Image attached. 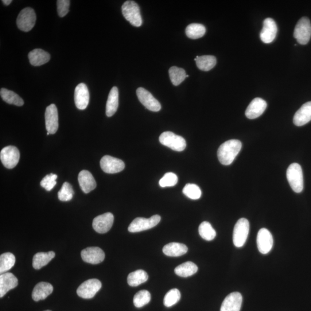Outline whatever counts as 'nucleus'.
<instances>
[{
    "instance_id": "obj_1",
    "label": "nucleus",
    "mask_w": 311,
    "mask_h": 311,
    "mask_svg": "<svg viewBox=\"0 0 311 311\" xmlns=\"http://www.w3.org/2000/svg\"><path fill=\"white\" fill-rule=\"evenodd\" d=\"M242 147V142L238 139L228 140L221 145L217 151V157L221 164L224 166L231 165Z\"/></svg>"
},
{
    "instance_id": "obj_2",
    "label": "nucleus",
    "mask_w": 311,
    "mask_h": 311,
    "mask_svg": "<svg viewBox=\"0 0 311 311\" xmlns=\"http://www.w3.org/2000/svg\"><path fill=\"white\" fill-rule=\"evenodd\" d=\"M289 184L295 193H301L304 189V178L301 167L297 163L290 165L286 171Z\"/></svg>"
},
{
    "instance_id": "obj_3",
    "label": "nucleus",
    "mask_w": 311,
    "mask_h": 311,
    "mask_svg": "<svg viewBox=\"0 0 311 311\" xmlns=\"http://www.w3.org/2000/svg\"><path fill=\"white\" fill-rule=\"evenodd\" d=\"M122 14L126 20L132 26L140 27L142 24V20L138 5L134 1L124 2L122 6Z\"/></svg>"
},
{
    "instance_id": "obj_4",
    "label": "nucleus",
    "mask_w": 311,
    "mask_h": 311,
    "mask_svg": "<svg viewBox=\"0 0 311 311\" xmlns=\"http://www.w3.org/2000/svg\"><path fill=\"white\" fill-rule=\"evenodd\" d=\"M250 231V223L244 218L239 219L235 225L233 233V242L236 247H242L246 243Z\"/></svg>"
},
{
    "instance_id": "obj_5",
    "label": "nucleus",
    "mask_w": 311,
    "mask_h": 311,
    "mask_svg": "<svg viewBox=\"0 0 311 311\" xmlns=\"http://www.w3.org/2000/svg\"><path fill=\"white\" fill-rule=\"evenodd\" d=\"M159 141L162 145L170 147L175 151L184 150L186 147L185 138L171 131H166L159 137Z\"/></svg>"
},
{
    "instance_id": "obj_6",
    "label": "nucleus",
    "mask_w": 311,
    "mask_h": 311,
    "mask_svg": "<svg viewBox=\"0 0 311 311\" xmlns=\"http://www.w3.org/2000/svg\"><path fill=\"white\" fill-rule=\"evenodd\" d=\"M36 20L35 11L31 8L27 7L21 11L19 14L17 24L19 30L24 32H29L33 29Z\"/></svg>"
},
{
    "instance_id": "obj_7",
    "label": "nucleus",
    "mask_w": 311,
    "mask_h": 311,
    "mask_svg": "<svg viewBox=\"0 0 311 311\" xmlns=\"http://www.w3.org/2000/svg\"><path fill=\"white\" fill-rule=\"evenodd\" d=\"M161 220V217L159 215H154L149 219L142 217L136 218L130 224L128 230L131 233L148 230L157 226Z\"/></svg>"
},
{
    "instance_id": "obj_8",
    "label": "nucleus",
    "mask_w": 311,
    "mask_h": 311,
    "mask_svg": "<svg viewBox=\"0 0 311 311\" xmlns=\"http://www.w3.org/2000/svg\"><path fill=\"white\" fill-rule=\"evenodd\" d=\"M311 37V24L308 18L303 17L297 23L294 31V37L298 44H308Z\"/></svg>"
},
{
    "instance_id": "obj_9",
    "label": "nucleus",
    "mask_w": 311,
    "mask_h": 311,
    "mask_svg": "<svg viewBox=\"0 0 311 311\" xmlns=\"http://www.w3.org/2000/svg\"><path fill=\"white\" fill-rule=\"evenodd\" d=\"M0 159L6 168L13 169L17 166L20 160V151L14 146H6L0 153Z\"/></svg>"
},
{
    "instance_id": "obj_10",
    "label": "nucleus",
    "mask_w": 311,
    "mask_h": 311,
    "mask_svg": "<svg viewBox=\"0 0 311 311\" xmlns=\"http://www.w3.org/2000/svg\"><path fill=\"white\" fill-rule=\"evenodd\" d=\"M102 287V283L97 279H90L84 282L77 290L79 296L84 299H90L95 296Z\"/></svg>"
},
{
    "instance_id": "obj_11",
    "label": "nucleus",
    "mask_w": 311,
    "mask_h": 311,
    "mask_svg": "<svg viewBox=\"0 0 311 311\" xmlns=\"http://www.w3.org/2000/svg\"><path fill=\"white\" fill-rule=\"evenodd\" d=\"M137 96L139 100L147 109L153 112H158L161 110L160 102L154 98L151 93L145 88L139 87L136 91Z\"/></svg>"
},
{
    "instance_id": "obj_12",
    "label": "nucleus",
    "mask_w": 311,
    "mask_h": 311,
    "mask_svg": "<svg viewBox=\"0 0 311 311\" xmlns=\"http://www.w3.org/2000/svg\"><path fill=\"white\" fill-rule=\"evenodd\" d=\"M101 169L107 174H116L124 170L125 165L120 159L106 155L101 159Z\"/></svg>"
},
{
    "instance_id": "obj_13",
    "label": "nucleus",
    "mask_w": 311,
    "mask_h": 311,
    "mask_svg": "<svg viewBox=\"0 0 311 311\" xmlns=\"http://www.w3.org/2000/svg\"><path fill=\"white\" fill-rule=\"evenodd\" d=\"M114 217L111 213H106L93 219L92 226L94 230L101 234L110 230L114 223Z\"/></svg>"
},
{
    "instance_id": "obj_14",
    "label": "nucleus",
    "mask_w": 311,
    "mask_h": 311,
    "mask_svg": "<svg viewBox=\"0 0 311 311\" xmlns=\"http://www.w3.org/2000/svg\"><path fill=\"white\" fill-rule=\"evenodd\" d=\"M257 247L260 253L267 254L273 246V238L270 232L266 228L260 229L258 233Z\"/></svg>"
},
{
    "instance_id": "obj_15",
    "label": "nucleus",
    "mask_w": 311,
    "mask_h": 311,
    "mask_svg": "<svg viewBox=\"0 0 311 311\" xmlns=\"http://www.w3.org/2000/svg\"><path fill=\"white\" fill-rule=\"evenodd\" d=\"M277 26L271 18H267L263 22V29L260 32V40L264 44H269L275 40L277 33Z\"/></svg>"
},
{
    "instance_id": "obj_16",
    "label": "nucleus",
    "mask_w": 311,
    "mask_h": 311,
    "mask_svg": "<svg viewBox=\"0 0 311 311\" xmlns=\"http://www.w3.org/2000/svg\"><path fill=\"white\" fill-rule=\"evenodd\" d=\"M46 129L48 133L55 134L58 129V114L55 104H50L45 111Z\"/></svg>"
},
{
    "instance_id": "obj_17",
    "label": "nucleus",
    "mask_w": 311,
    "mask_h": 311,
    "mask_svg": "<svg viewBox=\"0 0 311 311\" xmlns=\"http://www.w3.org/2000/svg\"><path fill=\"white\" fill-rule=\"evenodd\" d=\"M81 258L85 262L93 264L102 262L105 258L104 251L99 247H88L81 252Z\"/></svg>"
},
{
    "instance_id": "obj_18",
    "label": "nucleus",
    "mask_w": 311,
    "mask_h": 311,
    "mask_svg": "<svg viewBox=\"0 0 311 311\" xmlns=\"http://www.w3.org/2000/svg\"><path fill=\"white\" fill-rule=\"evenodd\" d=\"M267 106L265 100L259 98H255L248 105L246 111L247 118L253 119L259 117L265 111Z\"/></svg>"
},
{
    "instance_id": "obj_19",
    "label": "nucleus",
    "mask_w": 311,
    "mask_h": 311,
    "mask_svg": "<svg viewBox=\"0 0 311 311\" xmlns=\"http://www.w3.org/2000/svg\"><path fill=\"white\" fill-rule=\"evenodd\" d=\"M243 297L239 292H233L227 295L221 305L220 311H240Z\"/></svg>"
},
{
    "instance_id": "obj_20",
    "label": "nucleus",
    "mask_w": 311,
    "mask_h": 311,
    "mask_svg": "<svg viewBox=\"0 0 311 311\" xmlns=\"http://www.w3.org/2000/svg\"><path fill=\"white\" fill-rule=\"evenodd\" d=\"M76 106L79 110H85L89 102V92L86 85L80 83L76 87L75 91Z\"/></svg>"
},
{
    "instance_id": "obj_21",
    "label": "nucleus",
    "mask_w": 311,
    "mask_h": 311,
    "mask_svg": "<svg viewBox=\"0 0 311 311\" xmlns=\"http://www.w3.org/2000/svg\"><path fill=\"white\" fill-rule=\"evenodd\" d=\"M18 285V280L11 273L2 274L0 275V297L2 298L9 291L15 288Z\"/></svg>"
},
{
    "instance_id": "obj_22",
    "label": "nucleus",
    "mask_w": 311,
    "mask_h": 311,
    "mask_svg": "<svg viewBox=\"0 0 311 311\" xmlns=\"http://www.w3.org/2000/svg\"><path fill=\"white\" fill-rule=\"evenodd\" d=\"M78 181L81 190L85 194L90 193L96 188V183L95 178L88 171H81L78 177Z\"/></svg>"
},
{
    "instance_id": "obj_23",
    "label": "nucleus",
    "mask_w": 311,
    "mask_h": 311,
    "mask_svg": "<svg viewBox=\"0 0 311 311\" xmlns=\"http://www.w3.org/2000/svg\"><path fill=\"white\" fill-rule=\"evenodd\" d=\"M311 120V102L303 104L295 112L293 118V123L295 126H302Z\"/></svg>"
},
{
    "instance_id": "obj_24",
    "label": "nucleus",
    "mask_w": 311,
    "mask_h": 311,
    "mask_svg": "<svg viewBox=\"0 0 311 311\" xmlns=\"http://www.w3.org/2000/svg\"><path fill=\"white\" fill-rule=\"evenodd\" d=\"M53 291V286L48 282H41L35 286L32 293L34 301L45 300Z\"/></svg>"
},
{
    "instance_id": "obj_25",
    "label": "nucleus",
    "mask_w": 311,
    "mask_h": 311,
    "mask_svg": "<svg viewBox=\"0 0 311 311\" xmlns=\"http://www.w3.org/2000/svg\"><path fill=\"white\" fill-rule=\"evenodd\" d=\"M29 59L31 65L39 67L48 62L50 60V55L44 50L36 49L29 53Z\"/></svg>"
},
{
    "instance_id": "obj_26",
    "label": "nucleus",
    "mask_w": 311,
    "mask_h": 311,
    "mask_svg": "<svg viewBox=\"0 0 311 311\" xmlns=\"http://www.w3.org/2000/svg\"><path fill=\"white\" fill-rule=\"evenodd\" d=\"M119 106V92L116 87L112 88L109 93L106 103V114L108 117L113 116Z\"/></svg>"
},
{
    "instance_id": "obj_27",
    "label": "nucleus",
    "mask_w": 311,
    "mask_h": 311,
    "mask_svg": "<svg viewBox=\"0 0 311 311\" xmlns=\"http://www.w3.org/2000/svg\"><path fill=\"white\" fill-rule=\"evenodd\" d=\"M163 253L171 257H179L185 255L188 251V248L184 244L170 243L163 248Z\"/></svg>"
},
{
    "instance_id": "obj_28",
    "label": "nucleus",
    "mask_w": 311,
    "mask_h": 311,
    "mask_svg": "<svg viewBox=\"0 0 311 311\" xmlns=\"http://www.w3.org/2000/svg\"><path fill=\"white\" fill-rule=\"evenodd\" d=\"M55 253L53 251L48 252H38L34 256L33 266L35 269H41L45 266L55 257Z\"/></svg>"
},
{
    "instance_id": "obj_29",
    "label": "nucleus",
    "mask_w": 311,
    "mask_h": 311,
    "mask_svg": "<svg viewBox=\"0 0 311 311\" xmlns=\"http://www.w3.org/2000/svg\"><path fill=\"white\" fill-rule=\"evenodd\" d=\"M194 60L198 69L205 72L211 71L217 63L216 58L213 56H197Z\"/></svg>"
},
{
    "instance_id": "obj_30",
    "label": "nucleus",
    "mask_w": 311,
    "mask_h": 311,
    "mask_svg": "<svg viewBox=\"0 0 311 311\" xmlns=\"http://www.w3.org/2000/svg\"><path fill=\"white\" fill-rule=\"evenodd\" d=\"M198 266L192 262H186L180 264L175 269V273L181 277H188L195 274Z\"/></svg>"
},
{
    "instance_id": "obj_31",
    "label": "nucleus",
    "mask_w": 311,
    "mask_h": 311,
    "mask_svg": "<svg viewBox=\"0 0 311 311\" xmlns=\"http://www.w3.org/2000/svg\"><path fill=\"white\" fill-rule=\"evenodd\" d=\"M0 95L3 100L8 104H14L17 106H22L24 104V101L17 93L9 89L2 88L0 91Z\"/></svg>"
},
{
    "instance_id": "obj_32",
    "label": "nucleus",
    "mask_w": 311,
    "mask_h": 311,
    "mask_svg": "<svg viewBox=\"0 0 311 311\" xmlns=\"http://www.w3.org/2000/svg\"><path fill=\"white\" fill-rule=\"evenodd\" d=\"M148 279V275L142 270L132 272L127 277V283L130 286H137L145 283Z\"/></svg>"
},
{
    "instance_id": "obj_33",
    "label": "nucleus",
    "mask_w": 311,
    "mask_h": 311,
    "mask_svg": "<svg viewBox=\"0 0 311 311\" xmlns=\"http://www.w3.org/2000/svg\"><path fill=\"white\" fill-rule=\"evenodd\" d=\"M206 28L204 25L198 23H193L189 25L186 29L187 37L192 40H197L204 36Z\"/></svg>"
},
{
    "instance_id": "obj_34",
    "label": "nucleus",
    "mask_w": 311,
    "mask_h": 311,
    "mask_svg": "<svg viewBox=\"0 0 311 311\" xmlns=\"http://www.w3.org/2000/svg\"><path fill=\"white\" fill-rule=\"evenodd\" d=\"M16 262L15 256L11 252H6L0 256V273H5L12 269Z\"/></svg>"
},
{
    "instance_id": "obj_35",
    "label": "nucleus",
    "mask_w": 311,
    "mask_h": 311,
    "mask_svg": "<svg viewBox=\"0 0 311 311\" xmlns=\"http://www.w3.org/2000/svg\"><path fill=\"white\" fill-rule=\"evenodd\" d=\"M169 75L171 82L175 86L181 84L187 76L184 69L177 67H172L169 69Z\"/></svg>"
},
{
    "instance_id": "obj_36",
    "label": "nucleus",
    "mask_w": 311,
    "mask_h": 311,
    "mask_svg": "<svg viewBox=\"0 0 311 311\" xmlns=\"http://www.w3.org/2000/svg\"><path fill=\"white\" fill-rule=\"evenodd\" d=\"M198 231H199L201 238L205 240L212 241L216 238V232L208 221H204L202 223Z\"/></svg>"
},
{
    "instance_id": "obj_37",
    "label": "nucleus",
    "mask_w": 311,
    "mask_h": 311,
    "mask_svg": "<svg viewBox=\"0 0 311 311\" xmlns=\"http://www.w3.org/2000/svg\"><path fill=\"white\" fill-rule=\"evenodd\" d=\"M150 300L151 295L149 291L142 290L135 294L133 303L135 306L139 308L148 304Z\"/></svg>"
},
{
    "instance_id": "obj_38",
    "label": "nucleus",
    "mask_w": 311,
    "mask_h": 311,
    "mask_svg": "<svg viewBox=\"0 0 311 311\" xmlns=\"http://www.w3.org/2000/svg\"><path fill=\"white\" fill-rule=\"evenodd\" d=\"M183 193L186 197L194 200L200 199L202 195L200 188L195 184H187L183 189Z\"/></svg>"
},
{
    "instance_id": "obj_39",
    "label": "nucleus",
    "mask_w": 311,
    "mask_h": 311,
    "mask_svg": "<svg viewBox=\"0 0 311 311\" xmlns=\"http://www.w3.org/2000/svg\"><path fill=\"white\" fill-rule=\"evenodd\" d=\"M74 191L71 184L65 182L61 189L58 193V199L61 201L67 202L72 200Z\"/></svg>"
},
{
    "instance_id": "obj_40",
    "label": "nucleus",
    "mask_w": 311,
    "mask_h": 311,
    "mask_svg": "<svg viewBox=\"0 0 311 311\" xmlns=\"http://www.w3.org/2000/svg\"><path fill=\"white\" fill-rule=\"evenodd\" d=\"M181 294L180 291L177 289L170 290L164 298V304L166 307H171L176 305L180 300Z\"/></svg>"
},
{
    "instance_id": "obj_41",
    "label": "nucleus",
    "mask_w": 311,
    "mask_h": 311,
    "mask_svg": "<svg viewBox=\"0 0 311 311\" xmlns=\"http://www.w3.org/2000/svg\"><path fill=\"white\" fill-rule=\"evenodd\" d=\"M178 178L176 174L173 173H167L159 181V185L162 188L173 187L177 184Z\"/></svg>"
},
{
    "instance_id": "obj_42",
    "label": "nucleus",
    "mask_w": 311,
    "mask_h": 311,
    "mask_svg": "<svg viewBox=\"0 0 311 311\" xmlns=\"http://www.w3.org/2000/svg\"><path fill=\"white\" fill-rule=\"evenodd\" d=\"M57 178L58 177L56 174H50L47 175L41 182V186L47 191H51L57 184L56 180Z\"/></svg>"
},
{
    "instance_id": "obj_43",
    "label": "nucleus",
    "mask_w": 311,
    "mask_h": 311,
    "mask_svg": "<svg viewBox=\"0 0 311 311\" xmlns=\"http://www.w3.org/2000/svg\"><path fill=\"white\" fill-rule=\"evenodd\" d=\"M70 4L69 0H58L57 2L58 14L60 17L64 18L68 14Z\"/></svg>"
},
{
    "instance_id": "obj_44",
    "label": "nucleus",
    "mask_w": 311,
    "mask_h": 311,
    "mask_svg": "<svg viewBox=\"0 0 311 311\" xmlns=\"http://www.w3.org/2000/svg\"><path fill=\"white\" fill-rule=\"evenodd\" d=\"M2 2L4 5L8 6H9L13 1H12V0H3Z\"/></svg>"
},
{
    "instance_id": "obj_45",
    "label": "nucleus",
    "mask_w": 311,
    "mask_h": 311,
    "mask_svg": "<svg viewBox=\"0 0 311 311\" xmlns=\"http://www.w3.org/2000/svg\"><path fill=\"white\" fill-rule=\"evenodd\" d=\"M49 134H50L49 133H48H48H47V135H49Z\"/></svg>"
},
{
    "instance_id": "obj_46",
    "label": "nucleus",
    "mask_w": 311,
    "mask_h": 311,
    "mask_svg": "<svg viewBox=\"0 0 311 311\" xmlns=\"http://www.w3.org/2000/svg\"><path fill=\"white\" fill-rule=\"evenodd\" d=\"M45 311H52V310H45Z\"/></svg>"
}]
</instances>
